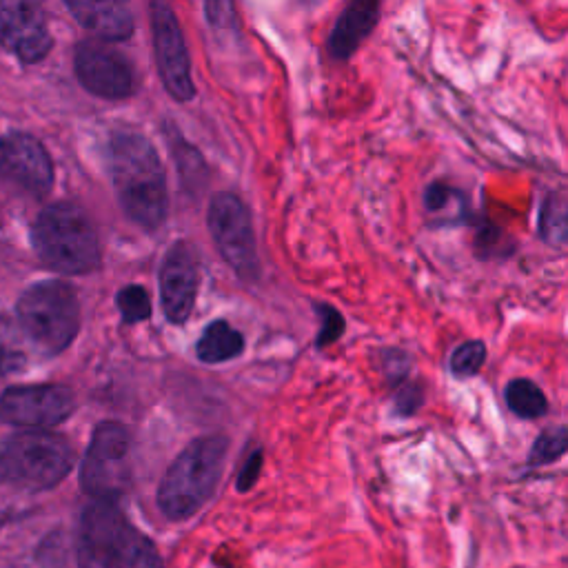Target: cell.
I'll list each match as a JSON object with an SVG mask.
<instances>
[{"label":"cell","mask_w":568,"mask_h":568,"mask_svg":"<svg viewBox=\"0 0 568 568\" xmlns=\"http://www.w3.org/2000/svg\"><path fill=\"white\" fill-rule=\"evenodd\" d=\"M537 231L546 245H568V191H553L544 198Z\"/></svg>","instance_id":"cell-18"},{"label":"cell","mask_w":568,"mask_h":568,"mask_svg":"<svg viewBox=\"0 0 568 568\" xmlns=\"http://www.w3.org/2000/svg\"><path fill=\"white\" fill-rule=\"evenodd\" d=\"M504 398L506 404H509V409L522 420L542 418V415H546V411H549V400H546L544 391L537 387L533 380L526 378L511 380L509 387L504 391Z\"/></svg>","instance_id":"cell-19"},{"label":"cell","mask_w":568,"mask_h":568,"mask_svg":"<svg viewBox=\"0 0 568 568\" xmlns=\"http://www.w3.org/2000/svg\"><path fill=\"white\" fill-rule=\"evenodd\" d=\"M69 12L91 32L103 40H127L134 34L136 20L131 0H65Z\"/></svg>","instance_id":"cell-15"},{"label":"cell","mask_w":568,"mask_h":568,"mask_svg":"<svg viewBox=\"0 0 568 568\" xmlns=\"http://www.w3.org/2000/svg\"><path fill=\"white\" fill-rule=\"evenodd\" d=\"M0 176L27 194L43 198L52 191L54 165L34 136L14 131L0 138Z\"/></svg>","instance_id":"cell-13"},{"label":"cell","mask_w":568,"mask_h":568,"mask_svg":"<svg viewBox=\"0 0 568 568\" xmlns=\"http://www.w3.org/2000/svg\"><path fill=\"white\" fill-rule=\"evenodd\" d=\"M23 338L45 355L63 353L80 329L76 289L63 280H43L29 287L16 307Z\"/></svg>","instance_id":"cell-5"},{"label":"cell","mask_w":568,"mask_h":568,"mask_svg":"<svg viewBox=\"0 0 568 568\" xmlns=\"http://www.w3.org/2000/svg\"><path fill=\"white\" fill-rule=\"evenodd\" d=\"M380 18V0H349L329 38L331 54L347 60L355 54Z\"/></svg>","instance_id":"cell-16"},{"label":"cell","mask_w":568,"mask_h":568,"mask_svg":"<svg viewBox=\"0 0 568 568\" xmlns=\"http://www.w3.org/2000/svg\"><path fill=\"white\" fill-rule=\"evenodd\" d=\"M207 16L213 25L225 27L233 18L231 0H207Z\"/></svg>","instance_id":"cell-27"},{"label":"cell","mask_w":568,"mask_h":568,"mask_svg":"<svg viewBox=\"0 0 568 568\" xmlns=\"http://www.w3.org/2000/svg\"><path fill=\"white\" fill-rule=\"evenodd\" d=\"M131 482V438L118 422L96 426L80 464V484L94 500H118Z\"/></svg>","instance_id":"cell-7"},{"label":"cell","mask_w":568,"mask_h":568,"mask_svg":"<svg viewBox=\"0 0 568 568\" xmlns=\"http://www.w3.org/2000/svg\"><path fill=\"white\" fill-rule=\"evenodd\" d=\"M0 47L27 65H36L49 54L52 36L36 0H0Z\"/></svg>","instance_id":"cell-12"},{"label":"cell","mask_w":568,"mask_h":568,"mask_svg":"<svg viewBox=\"0 0 568 568\" xmlns=\"http://www.w3.org/2000/svg\"><path fill=\"white\" fill-rule=\"evenodd\" d=\"M109 169L127 216L158 229L167 218V178L156 147L136 131H120L111 138Z\"/></svg>","instance_id":"cell-1"},{"label":"cell","mask_w":568,"mask_h":568,"mask_svg":"<svg viewBox=\"0 0 568 568\" xmlns=\"http://www.w3.org/2000/svg\"><path fill=\"white\" fill-rule=\"evenodd\" d=\"M80 560L85 568H162L154 542L129 524L116 500H94L85 509Z\"/></svg>","instance_id":"cell-2"},{"label":"cell","mask_w":568,"mask_h":568,"mask_svg":"<svg viewBox=\"0 0 568 568\" xmlns=\"http://www.w3.org/2000/svg\"><path fill=\"white\" fill-rule=\"evenodd\" d=\"M260 466H262V453L253 451L247 458V462L242 464V471L238 475V491H249L251 486L258 482Z\"/></svg>","instance_id":"cell-25"},{"label":"cell","mask_w":568,"mask_h":568,"mask_svg":"<svg viewBox=\"0 0 568 568\" xmlns=\"http://www.w3.org/2000/svg\"><path fill=\"white\" fill-rule=\"evenodd\" d=\"M209 231L227 265L242 278H256V236L245 202L233 194L213 196L209 205Z\"/></svg>","instance_id":"cell-8"},{"label":"cell","mask_w":568,"mask_h":568,"mask_svg":"<svg viewBox=\"0 0 568 568\" xmlns=\"http://www.w3.org/2000/svg\"><path fill=\"white\" fill-rule=\"evenodd\" d=\"M227 458L222 435H202L182 451L160 482L158 506L174 522L198 513L216 491Z\"/></svg>","instance_id":"cell-3"},{"label":"cell","mask_w":568,"mask_h":568,"mask_svg":"<svg viewBox=\"0 0 568 568\" xmlns=\"http://www.w3.org/2000/svg\"><path fill=\"white\" fill-rule=\"evenodd\" d=\"M322 316V329L318 336L320 347H327V344L336 342L344 333V318L333 307H320Z\"/></svg>","instance_id":"cell-24"},{"label":"cell","mask_w":568,"mask_h":568,"mask_svg":"<svg viewBox=\"0 0 568 568\" xmlns=\"http://www.w3.org/2000/svg\"><path fill=\"white\" fill-rule=\"evenodd\" d=\"M76 76L89 94L105 100H123L134 91V71L129 60L98 40L76 47Z\"/></svg>","instance_id":"cell-11"},{"label":"cell","mask_w":568,"mask_h":568,"mask_svg":"<svg viewBox=\"0 0 568 568\" xmlns=\"http://www.w3.org/2000/svg\"><path fill=\"white\" fill-rule=\"evenodd\" d=\"M486 362V344L482 340H469L460 344L451 355V373L455 378L466 380L478 375Z\"/></svg>","instance_id":"cell-22"},{"label":"cell","mask_w":568,"mask_h":568,"mask_svg":"<svg viewBox=\"0 0 568 568\" xmlns=\"http://www.w3.org/2000/svg\"><path fill=\"white\" fill-rule=\"evenodd\" d=\"M564 453H568V424H557L540 433L531 449L529 462L533 466H544L557 462Z\"/></svg>","instance_id":"cell-20"},{"label":"cell","mask_w":568,"mask_h":568,"mask_svg":"<svg viewBox=\"0 0 568 568\" xmlns=\"http://www.w3.org/2000/svg\"><path fill=\"white\" fill-rule=\"evenodd\" d=\"M422 404V389L420 387H407L395 400V411L400 415H411L420 409Z\"/></svg>","instance_id":"cell-26"},{"label":"cell","mask_w":568,"mask_h":568,"mask_svg":"<svg viewBox=\"0 0 568 568\" xmlns=\"http://www.w3.org/2000/svg\"><path fill=\"white\" fill-rule=\"evenodd\" d=\"M118 309L123 313L125 322H142L151 316V300L149 293L138 287V284H131L118 293Z\"/></svg>","instance_id":"cell-23"},{"label":"cell","mask_w":568,"mask_h":568,"mask_svg":"<svg viewBox=\"0 0 568 568\" xmlns=\"http://www.w3.org/2000/svg\"><path fill=\"white\" fill-rule=\"evenodd\" d=\"M76 409V398L63 384L9 387L0 395V420L18 429H52Z\"/></svg>","instance_id":"cell-9"},{"label":"cell","mask_w":568,"mask_h":568,"mask_svg":"<svg viewBox=\"0 0 568 568\" xmlns=\"http://www.w3.org/2000/svg\"><path fill=\"white\" fill-rule=\"evenodd\" d=\"M242 344H245V340H242L240 333L233 329L229 322L216 320L209 324L205 333H202V338L198 340L196 353L202 362L220 364V362L233 360L236 355H240Z\"/></svg>","instance_id":"cell-17"},{"label":"cell","mask_w":568,"mask_h":568,"mask_svg":"<svg viewBox=\"0 0 568 568\" xmlns=\"http://www.w3.org/2000/svg\"><path fill=\"white\" fill-rule=\"evenodd\" d=\"M198 256L189 242H176L167 251L160 269V300L165 316L174 322H187L198 296Z\"/></svg>","instance_id":"cell-14"},{"label":"cell","mask_w":568,"mask_h":568,"mask_svg":"<svg viewBox=\"0 0 568 568\" xmlns=\"http://www.w3.org/2000/svg\"><path fill=\"white\" fill-rule=\"evenodd\" d=\"M74 466V449L47 429H27L0 444V484L18 489H54Z\"/></svg>","instance_id":"cell-6"},{"label":"cell","mask_w":568,"mask_h":568,"mask_svg":"<svg viewBox=\"0 0 568 568\" xmlns=\"http://www.w3.org/2000/svg\"><path fill=\"white\" fill-rule=\"evenodd\" d=\"M151 29H154L156 63L162 83L176 100L187 103L196 96L191 60L178 18L167 0H151Z\"/></svg>","instance_id":"cell-10"},{"label":"cell","mask_w":568,"mask_h":568,"mask_svg":"<svg viewBox=\"0 0 568 568\" xmlns=\"http://www.w3.org/2000/svg\"><path fill=\"white\" fill-rule=\"evenodd\" d=\"M32 245L49 269L67 276H80L100 265L98 233L87 213L71 202H56L40 211L32 227Z\"/></svg>","instance_id":"cell-4"},{"label":"cell","mask_w":568,"mask_h":568,"mask_svg":"<svg viewBox=\"0 0 568 568\" xmlns=\"http://www.w3.org/2000/svg\"><path fill=\"white\" fill-rule=\"evenodd\" d=\"M20 336V327L16 329L7 318H0V378L23 367L25 351L20 347Z\"/></svg>","instance_id":"cell-21"}]
</instances>
